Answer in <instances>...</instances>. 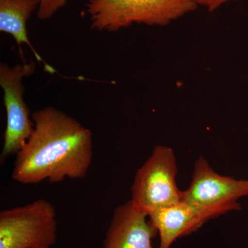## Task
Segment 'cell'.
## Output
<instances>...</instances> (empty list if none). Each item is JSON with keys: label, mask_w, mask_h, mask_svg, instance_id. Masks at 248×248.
Returning <instances> with one entry per match:
<instances>
[{"label": "cell", "mask_w": 248, "mask_h": 248, "mask_svg": "<svg viewBox=\"0 0 248 248\" xmlns=\"http://www.w3.org/2000/svg\"><path fill=\"white\" fill-rule=\"evenodd\" d=\"M32 120L33 132L16 155L11 178L25 185L84 179L93 161L91 130L52 107L34 112Z\"/></svg>", "instance_id": "6da1fadb"}, {"label": "cell", "mask_w": 248, "mask_h": 248, "mask_svg": "<svg viewBox=\"0 0 248 248\" xmlns=\"http://www.w3.org/2000/svg\"><path fill=\"white\" fill-rule=\"evenodd\" d=\"M91 29L117 32L134 24L164 27L198 6L189 0H87Z\"/></svg>", "instance_id": "7a4b0ae2"}, {"label": "cell", "mask_w": 248, "mask_h": 248, "mask_svg": "<svg viewBox=\"0 0 248 248\" xmlns=\"http://www.w3.org/2000/svg\"><path fill=\"white\" fill-rule=\"evenodd\" d=\"M177 174L174 151L169 146H155L135 174L131 188L132 203L148 215L182 202L183 191L178 187Z\"/></svg>", "instance_id": "3957f363"}, {"label": "cell", "mask_w": 248, "mask_h": 248, "mask_svg": "<svg viewBox=\"0 0 248 248\" xmlns=\"http://www.w3.org/2000/svg\"><path fill=\"white\" fill-rule=\"evenodd\" d=\"M57 237L56 210L48 201L0 212V248H50Z\"/></svg>", "instance_id": "277c9868"}, {"label": "cell", "mask_w": 248, "mask_h": 248, "mask_svg": "<svg viewBox=\"0 0 248 248\" xmlns=\"http://www.w3.org/2000/svg\"><path fill=\"white\" fill-rule=\"evenodd\" d=\"M35 62L18 63L10 66L0 63V86L3 90L4 105L6 113V128L3 135V147L0 164L17 155L34 130V122L30 110L24 99L25 91L23 79L35 73Z\"/></svg>", "instance_id": "5b68a950"}, {"label": "cell", "mask_w": 248, "mask_h": 248, "mask_svg": "<svg viewBox=\"0 0 248 248\" xmlns=\"http://www.w3.org/2000/svg\"><path fill=\"white\" fill-rule=\"evenodd\" d=\"M248 197V179L221 175L202 156L196 161L190 185L183 191L182 201L200 207L228 206L241 210L238 202Z\"/></svg>", "instance_id": "8992f818"}, {"label": "cell", "mask_w": 248, "mask_h": 248, "mask_svg": "<svg viewBox=\"0 0 248 248\" xmlns=\"http://www.w3.org/2000/svg\"><path fill=\"white\" fill-rule=\"evenodd\" d=\"M234 210L228 206H197L182 201L152 212L148 217L159 236L158 248H171L179 238L192 234L210 220Z\"/></svg>", "instance_id": "52a82bcc"}, {"label": "cell", "mask_w": 248, "mask_h": 248, "mask_svg": "<svg viewBox=\"0 0 248 248\" xmlns=\"http://www.w3.org/2000/svg\"><path fill=\"white\" fill-rule=\"evenodd\" d=\"M157 234L148 214L130 200L114 210L102 248H154Z\"/></svg>", "instance_id": "ba28073f"}, {"label": "cell", "mask_w": 248, "mask_h": 248, "mask_svg": "<svg viewBox=\"0 0 248 248\" xmlns=\"http://www.w3.org/2000/svg\"><path fill=\"white\" fill-rule=\"evenodd\" d=\"M41 0H0V31L14 37L22 56V45H27L39 63H44L47 73H55L53 67L44 61L31 45L28 36L27 22L40 7Z\"/></svg>", "instance_id": "9c48e42d"}, {"label": "cell", "mask_w": 248, "mask_h": 248, "mask_svg": "<svg viewBox=\"0 0 248 248\" xmlns=\"http://www.w3.org/2000/svg\"><path fill=\"white\" fill-rule=\"evenodd\" d=\"M68 0H41L37 16L40 20H46L64 7Z\"/></svg>", "instance_id": "30bf717a"}, {"label": "cell", "mask_w": 248, "mask_h": 248, "mask_svg": "<svg viewBox=\"0 0 248 248\" xmlns=\"http://www.w3.org/2000/svg\"><path fill=\"white\" fill-rule=\"evenodd\" d=\"M191 2L198 6H204L208 9L209 12H213L222 5L229 1H237V0H189Z\"/></svg>", "instance_id": "8fae6325"}]
</instances>
